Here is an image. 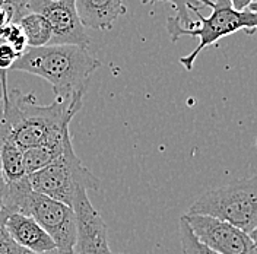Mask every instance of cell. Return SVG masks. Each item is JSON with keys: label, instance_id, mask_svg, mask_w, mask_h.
<instances>
[{"label": "cell", "instance_id": "6da1fadb", "mask_svg": "<svg viewBox=\"0 0 257 254\" xmlns=\"http://www.w3.org/2000/svg\"><path fill=\"white\" fill-rule=\"evenodd\" d=\"M3 88V117L0 120V143L12 141L24 152L44 143L59 142L70 132L72 118L82 110L83 92L67 99L56 98L50 105H41L34 94L9 89L8 72H0Z\"/></svg>", "mask_w": 257, "mask_h": 254}, {"label": "cell", "instance_id": "7a4b0ae2", "mask_svg": "<svg viewBox=\"0 0 257 254\" xmlns=\"http://www.w3.org/2000/svg\"><path fill=\"white\" fill-rule=\"evenodd\" d=\"M99 66V60L88 48L48 44L44 47H27L11 70L27 72L46 79L56 98L67 99L76 92H85L88 80Z\"/></svg>", "mask_w": 257, "mask_h": 254}, {"label": "cell", "instance_id": "3957f363", "mask_svg": "<svg viewBox=\"0 0 257 254\" xmlns=\"http://www.w3.org/2000/svg\"><path fill=\"white\" fill-rule=\"evenodd\" d=\"M200 3V9L210 8L212 14L209 18L200 15L199 8L192 6L194 15L199 18L200 24H196L192 30H186L180 25L176 16H168L167 19V31L170 34V38L173 43L183 35H190L199 38V46L193 50L190 54L180 57V63L186 70H192L193 64L196 62L197 56L203 51V48L218 43L221 38L226 35L235 34L238 31H245L248 35H253L257 30V14L254 5L244 9V11H235L228 0H196Z\"/></svg>", "mask_w": 257, "mask_h": 254}, {"label": "cell", "instance_id": "277c9868", "mask_svg": "<svg viewBox=\"0 0 257 254\" xmlns=\"http://www.w3.org/2000/svg\"><path fill=\"white\" fill-rule=\"evenodd\" d=\"M5 207L9 213L31 216L59 250H73L76 242V215L72 206L32 190L28 175L8 183Z\"/></svg>", "mask_w": 257, "mask_h": 254}, {"label": "cell", "instance_id": "5b68a950", "mask_svg": "<svg viewBox=\"0 0 257 254\" xmlns=\"http://www.w3.org/2000/svg\"><path fill=\"white\" fill-rule=\"evenodd\" d=\"M186 215H203L229 223L256 239L257 177L212 189L194 200Z\"/></svg>", "mask_w": 257, "mask_h": 254}, {"label": "cell", "instance_id": "8992f818", "mask_svg": "<svg viewBox=\"0 0 257 254\" xmlns=\"http://www.w3.org/2000/svg\"><path fill=\"white\" fill-rule=\"evenodd\" d=\"M28 181L34 191L62 202L67 206L73 205L78 190L98 191L101 189L99 180L76 155L72 138L64 145L62 155L43 170L28 175Z\"/></svg>", "mask_w": 257, "mask_h": 254}, {"label": "cell", "instance_id": "52a82bcc", "mask_svg": "<svg viewBox=\"0 0 257 254\" xmlns=\"http://www.w3.org/2000/svg\"><path fill=\"white\" fill-rule=\"evenodd\" d=\"M27 11L46 18L51 28L50 44L89 46L91 38L80 24L75 0H28Z\"/></svg>", "mask_w": 257, "mask_h": 254}, {"label": "cell", "instance_id": "ba28073f", "mask_svg": "<svg viewBox=\"0 0 257 254\" xmlns=\"http://www.w3.org/2000/svg\"><path fill=\"white\" fill-rule=\"evenodd\" d=\"M193 234L218 254H257L256 239L238 228L203 215H184Z\"/></svg>", "mask_w": 257, "mask_h": 254}, {"label": "cell", "instance_id": "9c48e42d", "mask_svg": "<svg viewBox=\"0 0 257 254\" xmlns=\"http://www.w3.org/2000/svg\"><path fill=\"white\" fill-rule=\"evenodd\" d=\"M72 207L76 215V254H114L108 244L107 225L92 206L88 191L78 190Z\"/></svg>", "mask_w": 257, "mask_h": 254}, {"label": "cell", "instance_id": "30bf717a", "mask_svg": "<svg viewBox=\"0 0 257 254\" xmlns=\"http://www.w3.org/2000/svg\"><path fill=\"white\" fill-rule=\"evenodd\" d=\"M5 229L21 247L34 254H44L56 248L51 237L31 216L11 213L6 219Z\"/></svg>", "mask_w": 257, "mask_h": 254}, {"label": "cell", "instance_id": "8fae6325", "mask_svg": "<svg viewBox=\"0 0 257 254\" xmlns=\"http://www.w3.org/2000/svg\"><path fill=\"white\" fill-rule=\"evenodd\" d=\"M76 12L83 28L111 30L114 22L126 14L123 0H75Z\"/></svg>", "mask_w": 257, "mask_h": 254}, {"label": "cell", "instance_id": "7c38bea8", "mask_svg": "<svg viewBox=\"0 0 257 254\" xmlns=\"http://www.w3.org/2000/svg\"><path fill=\"white\" fill-rule=\"evenodd\" d=\"M70 138H72V135L69 132L59 142L44 143V145H40V146L24 151L22 155H24V167H25L27 175H31L37 171H40V170H43L44 167H47L48 164H51L53 161L59 158L63 152L64 145Z\"/></svg>", "mask_w": 257, "mask_h": 254}, {"label": "cell", "instance_id": "4fadbf2b", "mask_svg": "<svg viewBox=\"0 0 257 254\" xmlns=\"http://www.w3.org/2000/svg\"><path fill=\"white\" fill-rule=\"evenodd\" d=\"M27 40L28 47H44L50 44L51 28L44 16L28 12L16 22Z\"/></svg>", "mask_w": 257, "mask_h": 254}, {"label": "cell", "instance_id": "5bb4252c", "mask_svg": "<svg viewBox=\"0 0 257 254\" xmlns=\"http://www.w3.org/2000/svg\"><path fill=\"white\" fill-rule=\"evenodd\" d=\"M0 164L6 183H14L27 177L22 151L12 141L0 143Z\"/></svg>", "mask_w": 257, "mask_h": 254}, {"label": "cell", "instance_id": "9a60e30c", "mask_svg": "<svg viewBox=\"0 0 257 254\" xmlns=\"http://www.w3.org/2000/svg\"><path fill=\"white\" fill-rule=\"evenodd\" d=\"M178 234H180L183 254H218L216 251L208 248L206 245H203L199 239L196 238V235L193 234L184 215L178 221Z\"/></svg>", "mask_w": 257, "mask_h": 254}, {"label": "cell", "instance_id": "2e32d148", "mask_svg": "<svg viewBox=\"0 0 257 254\" xmlns=\"http://www.w3.org/2000/svg\"><path fill=\"white\" fill-rule=\"evenodd\" d=\"M158 2H167L171 3L177 11L176 18L178 19L180 25L186 30H192L194 28L196 22L192 19L190 15V8L196 6L197 8V2L196 0H142L144 5H155Z\"/></svg>", "mask_w": 257, "mask_h": 254}, {"label": "cell", "instance_id": "e0dca14e", "mask_svg": "<svg viewBox=\"0 0 257 254\" xmlns=\"http://www.w3.org/2000/svg\"><path fill=\"white\" fill-rule=\"evenodd\" d=\"M0 43H6V44L12 46L21 54L28 47L27 40L18 24H11L0 30Z\"/></svg>", "mask_w": 257, "mask_h": 254}, {"label": "cell", "instance_id": "ac0fdd59", "mask_svg": "<svg viewBox=\"0 0 257 254\" xmlns=\"http://www.w3.org/2000/svg\"><path fill=\"white\" fill-rule=\"evenodd\" d=\"M31 251L21 247L15 239L9 235V232L3 228H0V254H30Z\"/></svg>", "mask_w": 257, "mask_h": 254}, {"label": "cell", "instance_id": "d6986e66", "mask_svg": "<svg viewBox=\"0 0 257 254\" xmlns=\"http://www.w3.org/2000/svg\"><path fill=\"white\" fill-rule=\"evenodd\" d=\"M19 57L21 53H18L12 46L0 43V72H9Z\"/></svg>", "mask_w": 257, "mask_h": 254}, {"label": "cell", "instance_id": "ffe728a7", "mask_svg": "<svg viewBox=\"0 0 257 254\" xmlns=\"http://www.w3.org/2000/svg\"><path fill=\"white\" fill-rule=\"evenodd\" d=\"M15 8L12 6V3L9 0L5 2L3 5H0V30L11 24H15Z\"/></svg>", "mask_w": 257, "mask_h": 254}, {"label": "cell", "instance_id": "44dd1931", "mask_svg": "<svg viewBox=\"0 0 257 254\" xmlns=\"http://www.w3.org/2000/svg\"><path fill=\"white\" fill-rule=\"evenodd\" d=\"M11 3H12V6L15 8V14H16V19H15V24L22 18V16L25 15V14H28V11H27V5H28V0H9Z\"/></svg>", "mask_w": 257, "mask_h": 254}, {"label": "cell", "instance_id": "7402d4cb", "mask_svg": "<svg viewBox=\"0 0 257 254\" xmlns=\"http://www.w3.org/2000/svg\"><path fill=\"white\" fill-rule=\"evenodd\" d=\"M228 2L231 3V6L235 11H244V9H247L250 6H253L256 0H228Z\"/></svg>", "mask_w": 257, "mask_h": 254}, {"label": "cell", "instance_id": "603a6c76", "mask_svg": "<svg viewBox=\"0 0 257 254\" xmlns=\"http://www.w3.org/2000/svg\"><path fill=\"white\" fill-rule=\"evenodd\" d=\"M11 213L5 209V207L0 206V228H3L5 226V223H6V219H8V216H9Z\"/></svg>", "mask_w": 257, "mask_h": 254}, {"label": "cell", "instance_id": "cb8c5ba5", "mask_svg": "<svg viewBox=\"0 0 257 254\" xmlns=\"http://www.w3.org/2000/svg\"><path fill=\"white\" fill-rule=\"evenodd\" d=\"M44 254H76V251L75 250H59V248H54V250L47 251V253Z\"/></svg>", "mask_w": 257, "mask_h": 254}, {"label": "cell", "instance_id": "d4e9b609", "mask_svg": "<svg viewBox=\"0 0 257 254\" xmlns=\"http://www.w3.org/2000/svg\"><path fill=\"white\" fill-rule=\"evenodd\" d=\"M3 117V88H2V82H0V120Z\"/></svg>", "mask_w": 257, "mask_h": 254}, {"label": "cell", "instance_id": "484cf974", "mask_svg": "<svg viewBox=\"0 0 257 254\" xmlns=\"http://www.w3.org/2000/svg\"><path fill=\"white\" fill-rule=\"evenodd\" d=\"M5 2H8V0H0V5H3Z\"/></svg>", "mask_w": 257, "mask_h": 254}, {"label": "cell", "instance_id": "4316f807", "mask_svg": "<svg viewBox=\"0 0 257 254\" xmlns=\"http://www.w3.org/2000/svg\"><path fill=\"white\" fill-rule=\"evenodd\" d=\"M0 171H2V164H0Z\"/></svg>", "mask_w": 257, "mask_h": 254}, {"label": "cell", "instance_id": "83f0119b", "mask_svg": "<svg viewBox=\"0 0 257 254\" xmlns=\"http://www.w3.org/2000/svg\"><path fill=\"white\" fill-rule=\"evenodd\" d=\"M30 254H34V253H30Z\"/></svg>", "mask_w": 257, "mask_h": 254}]
</instances>
